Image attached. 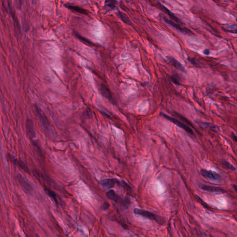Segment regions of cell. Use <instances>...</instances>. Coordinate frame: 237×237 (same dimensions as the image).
<instances>
[{
    "label": "cell",
    "mask_w": 237,
    "mask_h": 237,
    "mask_svg": "<svg viewBox=\"0 0 237 237\" xmlns=\"http://www.w3.org/2000/svg\"><path fill=\"white\" fill-rule=\"evenodd\" d=\"M36 113L37 117L38 118L42 128L46 132L47 134L49 135H52L54 133V132L46 116H45L43 113H42L38 107H36Z\"/></svg>",
    "instance_id": "1"
},
{
    "label": "cell",
    "mask_w": 237,
    "mask_h": 237,
    "mask_svg": "<svg viewBox=\"0 0 237 237\" xmlns=\"http://www.w3.org/2000/svg\"><path fill=\"white\" fill-rule=\"evenodd\" d=\"M134 213L137 215H140L141 216L151 220H154L159 224L163 225V223H164V221H163L161 217L159 216L158 215L152 213L148 211L140 210L139 208H134Z\"/></svg>",
    "instance_id": "2"
},
{
    "label": "cell",
    "mask_w": 237,
    "mask_h": 237,
    "mask_svg": "<svg viewBox=\"0 0 237 237\" xmlns=\"http://www.w3.org/2000/svg\"><path fill=\"white\" fill-rule=\"evenodd\" d=\"M160 115H162L166 119L169 120L171 122H172L173 123L176 125L178 127L182 128L183 130L186 131L187 133H189V134H192V135L194 134L193 131L191 127H189L187 125H186L184 123H183V122H181L180 120L176 119V118L171 117V116L167 115V114H165L163 113H161Z\"/></svg>",
    "instance_id": "3"
},
{
    "label": "cell",
    "mask_w": 237,
    "mask_h": 237,
    "mask_svg": "<svg viewBox=\"0 0 237 237\" xmlns=\"http://www.w3.org/2000/svg\"><path fill=\"white\" fill-rule=\"evenodd\" d=\"M201 176L206 178L213 181H219L221 178V176L216 172L207 170L206 169H201L200 171Z\"/></svg>",
    "instance_id": "4"
},
{
    "label": "cell",
    "mask_w": 237,
    "mask_h": 237,
    "mask_svg": "<svg viewBox=\"0 0 237 237\" xmlns=\"http://www.w3.org/2000/svg\"><path fill=\"white\" fill-rule=\"evenodd\" d=\"M106 196L109 199L115 201L116 203H119L126 205L128 204V200L127 199H123L118 194H116L113 190H110L106 193Z\"/></svg>",
    "instance_id": "5"
},
{
    "label": "cell",
    "mask_w": 237,
    "mask_h": 237,
    "mask_svg": "<svg viewBox=\"0 0 237 237\" xmlns=\"http://www.w3.org/2000/svg\"><path fill=\"white\" fill-rule=\"evenodd\" d=\"M164 20L165 21L166 23H168V24L171 25L174 28H175V29H177L181 33L189 35H192L193 34L190 29H187L186 28L183 27L178 24L175 23L170 19H167L166 17H164Z\"/></svg>",
    "instance_id": "6"
},
{
    "label": "cell",
    "mask_w": 237,
    "mask_h": 237,
    "mask_svg": "<svg viewBox=\"0 0 237 237\" xmlns=\"http://www.w3.org/2000/svg\"><path fill=\"white\" fill-rule=\"evenodd\" d=\"M17 178L18 182L20 183L21 186L22 187L24 191L27 193H31L32 191L33 187L32 185L25 178L20 174H18Z\"/></svg>",
    "instance_id": "7"
},
{
    "label": "cell",
    "mask_w": 237,
    "mask_h": 237,
    "mask_svg": "<svg viewBox=\"0 0 237 237\" xmlns=\"http://www.w3.org/2000/svg\"><path fill=\"white\" fill-rule=\"evenodd\" d=\"M99 90L101 94L105 97L106 99L108 100L109 101L112 103H114V99L113 96L112 94L110 91V89L106 86L103 84H101L99 87Z\"/></svg>",
    "instance_id": "8"
},
{
    "label": "cell",
    "mask_w": 237,
    "mask_h": 237,
    "mask_svg": "<svg viewBox=\"0 0 237 237\" xmlns=\"http://www.w3.org/2000/svg\"><path fill=\"white\" fill-rule=\"evenodd\" d=\"M26 132L27 135L30 139L36 138V132L34 126V123L31 120L27 119L26 123Z\"/></svg>",
    "instance_id": "9"
},
{
    "label": "cell",
    "mask_w": 237,
    "mask_h": 237,
    "mask_svg": "<svg viewBox=\"0 0 237 237\" xmlns=\"http://www.w3.org/2000/svg\"><path fill=\"white\" fill-rule=\"evenodd\" d=\"M200 187L201 190L210 193H225L226 191L222 187H218L213 186L207 185L205 184H201L200 185Z\"/></svg>",
    "instance_id": "10"
},
{
    "label": "cell",
    "mask_w": 237,
    "mask_h": 237,
    "mask_svg": "<svg viewBox=\"0 0 237 237\" xmlns=\"http://www.w3.org/2000/svg\"><path fill=\"white\" fill-rule=\"evenodd\" d=\"M101 184L104 187L107 189H112L116 184L121 185V183L118 179L114 178L106 179L101 182Z\"/></svg>",
    "instance_id": "11"
},
{
    "label": "cell",
    "mask_w": 237,
    "mask_h": 237,
    "mask_svg": "<svg viewBox=\"0 0 237 237\" xmlns=\"http://www.w3.org/2000/svg\"><path fill=\"white\" fill-rule=\"evenodd\" d=\"M167 59H168L169 61L171 64V65L175 67L177 69L183 72H186V69L184 67L178 60L176 59H175L174 57H172V56H169L167 57Z\"/></svg>",
    "instance_id": "12"
},
{
    "label": "cell",
    "mask_w": 237,
    "mask_h": 237,
    "mask_svg": "<svg viewBox=\"0 0 237 237\" xmlns=\"http://www.w3.org/2000/svg\"><path fill=\"white\" fill-rule=\"evenodd\" d=\"M9 157H10L9 158H10L11 161H12L15 165L17 166L20 167L21 169L23 170L24 171L26 172L27 173L29 174V169H28V168H27V167L26 165H25L22 161H20L19 160L15 159V158L13 157L12 155H10Z\"/></svg>",
    "instance_id": "13"
},
{
    "label": "cell",
    "mask_w": 237,
    "mask_h": 237,
    "mask_svg": "<svg viewBox=\"0 0 237 237\" xmlns=\"http://www.w3.org/2000/svg\"><path fill=\"white\" fill-rule=\"evenodd\" d=\"M65 6L66 8H68L69 9L72 10V11H75L77 13L83 14H86V15L88 14V11L86 9H84L82 8L78 7V6L68 4H65Z\"/></svg>",
    "instance_id": "14"
},
{
    "label": "cell",
    "mask_w": 237,
    "mask_h": 237,
    "mask_svg": "<svg viewBox=\"0 0 237 237\" xmlns=\"http://www.w3.org/2000/svg\"><path fill=\"white\" fill-rule=\"evenodd\" d=\"M158 5L159 6L160 8H161V9L163 10L165 13H166L172 19L174 20V21H177L178 22H180V21L179 20L178 18L176 16V15L172 13V12H171L170 10H169L168 8H167L166 7H165L164 5H162L161 3H160V2H158Z\"/></svg>",
    "instance_id": "15"
},
{
    "label": "cell",
    "mask_w": 237,
    "mask_h": 237,
    "mask_svg": "<svg viewBox=\"0 0 237 237\" xmlns=\"http://www.w3.org/2000/svg\"><path fill=\"white\" fill-rule=\"evenodd\" d=\"M117 15L125 24H127V25H130V26H132V22H131V21H130V19L128 18L127 15H126V14H125L123 12L119 11L117 13Z\"/></svg>",
    "instance_id": "16"
},
{
    "label": "cell",
    "mask_w": 237,
    "mask_h": 237,
    "mask_svg": "<svg viewBox=\"0 0 237 237\" xmlns=\"http://www.w3.org/2000/svg\"><path fill=\"white\" fill-rule=\"evenodd\" d=\"M45 191L47 194L54 200L55 203L56 204H58V200H57V197H56V194L53 191L50 189H48L46 187H45Z\"/></svg>",
    "instance_id": "17"
},
{
    "label": "cell",
    "mask_w": 237,
    "mask_h": 237,
    "mask_svg": "<svg viewBox=\"0 0 237 237\" xmlns=\"http://www.w3.org/2000/svg\"><path fill=\"white\" fill-rule=\"evenodd\" d=\"M221 164H222V165L225 168L227 169V170L231 171H236V169L235 167L233 165H232L230 163H229L228 161H226V160H222L221 161Z\"/></svg>",
    "instance_id": "18"
},
{
    "label": "cell",
    "mask_w": 237,
    "mask_h": 237,
    "mask_svg": "<svg viewBox=\"0 0 237 237\" xmlns=\"http://www.w3.org/2000/svg\"><path fill=\"white\" fill-rule=\"evenodd\" d=\"M74 33L75 36H76L78 39H79L80 40H81V41L83 42V43H85V44H87V45H89V46H94L93 43H92V42L90 41V40L87 39L86 38L82 37L81 35L79 34L78 33H76V32H75Z\"/></svg>",
    "instance_id": "19"
},
{
    "label": "cell",
    "mask_w": 237,
    "mask_h": 237,
    "mask_svg": "<svg viewBox=\"0 0 237 237\" xmlns=\"http://www.w3.org/2000/svg\"><path fill=\"white\" fill-rule=\"evenodd\" d=\"M226 27H229L230 29H225L224 28H223L224 31L226 32L232 33V34H237V25H230L229 26H227Z\"/></svg>",
    "instance_id": "20"
},
{
    "label": "cell",
    "mask_w": 237,
    "mask_h": 237,
    "mask_svg": "<svg viewBox=\"0 0 237 237\" xmlns=\"http://www.w3.org/2000/svg\"><path fill=\"white\" fill-rule=\"evenodd\" d=\"M117 2L115 1H106L105 2L106 7H108L111 9H114L116 7Z\"/></svg>",
    "instance_id": "21"
},
{
    "label": "cell",
    "mask_w": 237,
    "mask_h": 237,
    "mask_svg": "<svg viewBox=\"0 0 237 237\" xmlns=\"http://www.w3.org/2000/svg\"><path fill=\"white\" fill-rule=\"evenodd\" d=\"M171 80L176 85H180V80L179 76H178L177 75L175 74L172 75L171 76Z\"/></svg>",
    "instance_id": "22"
},
{
    "label": "cell",
    "mask_w": 237,
    "mask_h": 237,
    "mask_svg": "<svg viewBox=\"0 0 237 237\" xmlns=\"http://www.w3.org/2000/svg\"><path fill=\"white\" fill-rule=\"evenodd\" d=\"M196 198H197V200H198L199 202L205 208H207L208 210H209L210 208V207L208 206V205L207 204V203H205L204 201L203 200L201 199L198 196H196Z\"/></svg>",
    "instance_id": "23"
},
{
    "label": "cell",
    "mask_w": 237,
    "mask_h": 237,
    "mask_svg": "<svg viewBox=\"0 0 237 237\" xmlns=\"http://www.w3.org/2000/svg\"><path fill=\"white\" fill-rule=\"evenodd\" d=\"M187 60H188L193 65L195 66H199V65L197 62L196 60V59H194V58H190V57H189V58H187Z\"/></svg>",
    "instance_id": "24"
},
{
    "label": "cell",
    "mask_w": 237,
    "mask_h": 237,
    "mask_svg": "<svg viewBox=\"0 0 237 237\" xmlns=\"http://www.w3.org/2000/svg\"><path fill=\"white\" fill-rule=\"evenodd\" d=\"M109 206H110V204H109L108 203H104L102 204V205L101 206V207L103 210H106L107 209H108Z\"/></svg>",
    "instance_id": "25"
},
{
    "label": "cell",
    "mask_w": 237,
    "mask_h": 237,
    "mask_svg": "<svg viewBox=\"0 0 237 237\" xmlns=\"http://www.w3.org/2000/svg\"><path fill=\"white\" fill-rule=\"evenodd\" d=\"M84 114L85 115V117L86 116V115H87V117L88 118H89L91 117V114L90 113V110H88V109H86V110H85Z\"/></svg>",
    "instance_id": "26"
},
{
    "label": "cell",
    "mask_w": 237,
    "mask_h": 237,
    "mask_svg": "<svg viewBox=\"0 0 237 237\" xmlns=\"http://www.w3.org/2000/svg\"><path fill=\"white\" fill-rule=\"evenodd\" d=\"M231 136L232 139H233L235 142H237V136H236V135H235L233 133H232Z\"/></svg>",
    "instance_id": "27"
},
{
    "label": "cell",
    "mask_w": 237,
    "mask_h": 237,
    "mask_svg": "<svg viewBox=\"0 0 237 237\" xmlns=\"http://www.w3.org/2000/svg\"><path fill=\"white\" fill-rule=\"evenodd\" d=\"M203 53L206 55H208L210 54V50L208 49H206L203 51Z\"/></svg>",
    "instance_id": "28"
},
{
    "label": "cell",
    "mask_w": 237,
    "mask_h": 237,
    "mask_svg": "<svg viewBox=\"0 0 237 237\" xmlns=\"http://www.w3.org/2000/svg\"><path fill=\"white\" fill-rule=\"evenodd\" d=\"M233 188L237 193V185H233Z\"/></svg>",
    "instance_id": "29"
},
{
    "label": "cell",
    "mask_w": 237,
    "mask_h": 237,
    "mask_svg": "<svg viewBox=\"0 0 237 237\" xmlns=\"http://www.w3.org/2000/svg\"></svg>",
    "instance_id": "30"
}]
</instances>
